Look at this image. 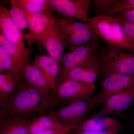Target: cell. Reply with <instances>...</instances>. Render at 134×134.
Here are the masks:
<instances>
[{
    "label": "cell",
    "instance_id": "obj_25",
    "mask_svg": "<svg viewBox=\"0 0 134 134\" xmlns=\"http://www.w3.org/2000/svg\"><path fill=\"white\" fill-rule=\"evenodd\" d=\"M5 72L20 74L9 53L0 45V73Z\"/></svg>",
    "mask_w": 134,
    "mask_h": 134
},
{
    "label": "cell",
    "instance_id": "obj_26",
    "mask_svg": "<svg viewBox=\"0 0 134 134\" xmlns=\"http://www.w3.org/2000/svg\"><path fill=\"white\" fill-rule=\"evenodd\" d=\"M111 15L116 18L121 25L127 36L134 44V23L122 18L117 14Z\"/></svg>",
    "mask_w": 134,
    "mask_h": 134
},
{
    "label": "cell",
    "instance_id": "obj_22",
    "mask_svg": "<svg viewBox=\"0 0 134 134\" xmlns=\"http://www.w3.org/2000/svg\"><path fill=\"white\" fill-rule=\"evenodd\" d=\"M23 12L30 14L51 12L48 0H14Z\"/></svg>",
    "mask_w": 134,
    "mask_h": 134
},
{
    "label": "cell",
    "instance_id": "obj_2",
    "mask_svg": "<svg viewBox=\"0 0 134 134\" xmlns=\"http://www.w3.org/2000/svg\"><path fill=\"white\" fill-rule=\"evenodd\" d=\"M88 23L108 46L134 52V44L127 36L121 25L113 16H94L90 18Z\"/></svg>",
    "mask_w": 134,
    "mask_h": 134
},
{
    "label": "cell",
    "instance_id": "obj_19",
    "mask_svg": "<svg viewBox=\"0 0 134 134\" xmlns=\"http://www.w3.org/2000/svg\"><path fill=\"white\" fill-rule=\"evenodd\" d=\"M24 81L23 77L19 74L10 72L0 73V102L12 96Z\"/></svg>",
    "mask_w": 134,
    "mask_h": 134
},
{
    "label": "cell",
    "instance_id": "obj_5",
    "mask_svg": "<svg viewBox=\"0 0 134 134\" xmlns=\"http://www.w3.org/2000/svg\"><path fill=\"white\" fill-rule=\"evenodd\" d=\"M134 85V74L115 73L102 79L98 93L92 96L95 108L101 107L107 100L117 93Z\"/></svg>",
    "mask_w": 134,
    "mask_h": 134
},
{
    "label": "cell",
    "instance_id": "obj_31",
    "mask_svg": "<svg viewBox=\"0 0 134 134\" xmlns=\"http://www.w3.org/2000/svg\"><path fill=\"white\" fill-rule=\"evenodd\" d=\"M121 133H122V134H128V133H127L126 132H125V131H124V130H121Z\"/></svg>",
    "mask_w": 134,
    "mask_h": 134
},
{
    "label": "cell",
    "instance_id": "obj_16",
    "mask_svg": "<svg viewBox=\"0 0 134 134\" xmlns=\"http://www.w3.org/2000/svg\"><path fill=\"white\" fill-rule=\"evenodd\" d=\"M123 126L115 117L92 116L86 119L74 129L76 131H102L111 129L121 130Z\"/></svg>",
    "mask_w": 134,
    "mask_h": 134
},
{
    "label": "cell",
    "instance_id": "obj_30",
    "mask_svg": "<svg viewBox=\"0 0 134 134\" xmlns=\"http://www.w3.org/2000/svg\"><path fill=\"white\" fill-rule=\"evenodd\" d=\"M117 14L122 18L134 23V10L126 11Z\"/></svg>",
    "mask_w": 134,
    "mask_h": 134
},
{
    "label": "cell",
    "instance_id": "obj_27",
    "mask_svg": "<svg viewBox=\"0 0 134 134\" xmlns=\"http://www.w3.org/2000/svg\"><path fill=\"white\" fill-rule=\"evenodd\" d=\"M111 0H93L95 16L104 15Z\"/></svg>",
    "mask_w": 134,
    "mask_h": 134
},
{
    "label": "cell",
    "instance_id": "obj_11",
    "mask_svg": "<svg viewBox=\"0 0 134 134\" xmlns=\"http://www.w3.org/2000/svg\"><path fill=\"white\" fill-rule=\"evenodd\" d=\"M134 103V85L110 97L92 116H118L126 111Z\"/></svg>",
    "mask_w": 134,
    "mask_h": 134
},
{
    "label": "cell",
    "instance_id": "obj_4",
    "mask_svg": "<svg viewBox=\"0 0 134 134\" xmlns=\"http://www.w3.org/2000/svg\"><path fill=\"white\" fill-rule=\"evenodd\" d=\"M65 38L66 48L72 52L79 46L100 38L89 23L56 17Z\"/></svg>",
    "mask_w": 134,
    "mask_h": 134
},
{
    "label": "cell",
    "instance_id": "obj_18",
    "mask_svg": "<svg viewBox=\"0 0 134 134\" xmlns=\"http://www.w3.org/2000/svg\"><path fill=\"white\" fill-rule=\"evenodd\" d=\"M23 76L26 82L41 93L44 98L48 99L52 97L49 96L52 90L50 85L42 72L34 65H26L23 70Z\"/></svg>",
    "mask_w": 134,
    "mask_h": 134
},
{
    "label": "cell",
    "instance_id": "obj_8",
    "mask_svg": "<svg viewBox=\"0 0 134 134\" xmlns=\"http://www.w3.org/2000/svg\"><path fill=\"white\" fill-rule=\"evenodd\" d=\"M96 89L95 83L67 79L60 83L54 94L58 100L70 102L91 97Z\"/></svg>",
    "mask_w": 134,
    "mask_h": 134
},
{
    "label": "cell",
    "instance_id": "obj_10",
    "mask_svg": "<svg viewBox=\"0 0 134 134\" xmlns=\"http://www.w3.org/2000/svg\"><path fill=\"white\" fill-rule=\"evenodd\" d=\"M24 13L28 20L30 32L24 34L23 38L28 48H31L33 43L39 41L44 35L56 17L54 16L51 12L33 14Z\"/></svg>",
    "mask_w": 134,
    "mask_h": 134
},
{
    "label": "cell",
    "instance_id": "obj_13",
    "mask_svg": "<svg viewBox=\"0 0 134 134\" xmlns=\"http://www.w3.org/2000/svg\"><path fill=\"white\" fill-rule=\"evenodd\" d=\"M100 65L98 50L83 63L70 71L60 83L66 79H73L86 83H95L98 76Z\"/></svg>",
    "mask_w": 134,
    "mask_h": 134
},
{
    "label": "cell",
    "instance_id": "obj_12",
    "mask_svg": "<svg viewBox=\"0 0 134 134\" xmlns=\"http://www.w3.org/2000/svg\"><path fill=\"white\" fill-rule=\"evenodd\" d=\"M39 42L46 49L50 56L60 65L66 43L62 30L56 18Z\"/></svg>",
    "mask_w": 134,
    "mask_h": 134
},
{
    "label": "cell",
    "instance_id": "obj_15",
    "mask_svg": "<svg viewBox=\"0 0 134 134\" xmlns=\"http://www.w3.org/2000/svg\"><path fill=\"white\" fill-rule=\"evenodd\" d=\"M0 45L7 51L17 69L23 76V70L26 65L30 64L31 55L34 49L26 48L25 46L11 43L8 41L1 32Z\"/></svg>",
    "mask_w": 134,
    "mask_h": 134
},
{
    "label": "cell",
    "instance_id": "obj_7",
    "mask_svg": "<svg viewBox=\"0 0 134 134\" xmlns=\"http://www.w3.org/2000/svg\"><path fill=\"white\" fill-rule=\"evenodd\" d=\"M100 44V38L98 39L79 46L72 52L64 54L60 66L59 85L70 71L81 65L97 52Z\"/></svg>",
    "mask_w": 134,
    "mask_h": 134
},
{
    "label": "cell",
    "instance_id": "obj_17",
    "mask_svg": "<svg viewBox=\"0 0 134 134\" xmlns=\"http://www.w3.org/2000/svg\"><path fill=\"white\" fill-rule=\"evenodd\" d=\"M0 32L9 42L25 46L23 38L24 33L15 24L10 14L9 10L2 5L0 6Z\"/></svg>",
    "mask_w": 134,
    "mask_h": 134
},
{
    "label": "cell",
    "instance_id": "obj_6",
    "mask_svg": "<svg viewBox=\"0 0 134 134\" xmlns=\"http://www.w3.org/2000/svg\"><path fill=\"white\" fill-rule=\"evenodd\" d=\"M94 108L92 97L86 99L70 102L68 105L51 111L49 114L55 116L66 126H74L86 120L89 113Z\"/></svg>",
    "mask_w": 134,
    "mask_h": 134
},
{
    "label": "cell",
    "instance_id": "obj_29",
    "mask_svg": "<svg viewBox=\"0 0 134 134\" xmlns=\"http://www.w3.org/2000/svg\"><path fill=\"white\" fill-rule=\"evenodd\" d=\"M121 130L119 129H111L102 131H82L74 130L69 134H119Z\"/></svg>",
    "mask_w": 134,
    "mask_h": 134
},
{
    "label": "cell",
    "instance_id": "obj_20",
    "mask_svg": "<svg viewBox=\"0 0 134 134\" xmlns=\"http://www.w3.org/2000/svg\"><path fill=\"white\" fill-rule=\"evenodd\" d=\"M31 120L16 118L0 119V134H30Z\"/></svg>",
    "mask_w": 134,
    "mask_h": 134
},
{
    "label": "cell",
    "instance_id": "obj_21",
    "mask_svg": "<svg viewBox=\"0 0 134 134\" xmlns=\"http://www.w3.org/2000/svg\"><path fill=\"white\" fill-rule=\"evenodd\" d=\"M67 126L52 114L41 115L31 120L30 125V134L47 130L62 128Z\"/></svg>",
    "mask_w": 134,
    "mask_h": 134
},
{
    "label": "cell",
    "instance_id": "obj_14",
    "mask_svg": "<svg viewBox=\"0 0 134 134\" xmlns=\"http://www.w3.org/2000/svg\"><path fill=\"white\" fill-rule=\"evenodd\" d=\"M33 63V65L45 77L54 93L59 83V64L50 55L44 54H37L34 60Z\"/></svg>",
    "mask_w": 134,
    "mask_h": 134
},
{
    "label": "cell",
    "instance_id": "obj_3",
    "mask_svg": "<svg viewBox=\"0 0 134 134\" xmlns=\"http://www.w3.org/2000/svg\"><path fill=\"white\" fill-rule=\"evenodd\" d=\"M100 59L98 76L102 79L115 73L134 74V52L108 46L98 50Z\"/></svg>",
    "mask_w": 134,
    "mask_h": 134
},
{
    "label": "cell",
    "instance_id": "obj_28",
    "mask_svg": "<svg viewBox=\"0 0 134 134\" xmlns=\"http://www.w3.org/2000/svg\"><path fill=\"white\" fill-rule=\"evenodd\" d=\"M77 125L74 126H66L62 128L58 129L47 130L31 134H69Z\"/></svg>",
    "mask_w": 134,
    "mask_h": 134
},
{
    "label": "cell",
    "instance_id": "obj_23",
    "mask_svg": "<svg viewBox=\"0 0 134 134\" xmlns=\"http://www.w3.org/2000/svg\"><path fill=\"white\" fill-rule=\"evenodd\" d=\"M134 10V0H111L104 15H111Z\"/></svg>",
    "mask_w": 134,
    "mask_h": 134
},
{
    "label": "cell",
    "instance_id": "obj_1",
    "mask_svg": "<svg viewBox=\"0 0 134 134\" xmlns=\"http://www.w3.org/2000/svg\"><path fill=\"white\" fill-rule=\"evenodd\" d=\"M53 103L46 99L25 81L14 93L0 102V119L16 118L31 120L46 114Z\"/></svg>",
    "mask_w": 134,
    "mask_h": 134
},
{
    "label": "cell",
    "instance_id": "obj_9",
    "mask_svg": "<svg viewBox=\"0 0 134 134\" xmlns=\"http://www.w3.org/2000/svg\"><path fill=\"white\" fill-rule=\"evenodd\" d=\"M52 9L66 18L76 19L88 23L90 0H48Z\"/></svg>",
    "mask_w": 134,
    "mask_h": 134
},
{
    "label": "cell",
    "instance_id": "obj_24",
    "mask_svg": "<svg viewBox=\"0 0 134 134\" xmlns=\"http://www.w3.org/2000/svg\"><path fill=\"white\" fill-rule=\"evenodd\" d=\"M10 4L9 14L18 29L22 30L29 27L28 20L24 13L18 7L14 0L10 1Z\"/></svg>",
    "mask_w": 134,
    "mask_h": 134
}]
</instances>
